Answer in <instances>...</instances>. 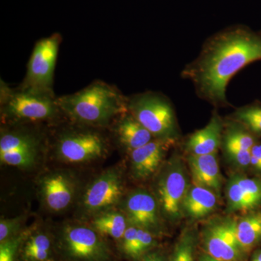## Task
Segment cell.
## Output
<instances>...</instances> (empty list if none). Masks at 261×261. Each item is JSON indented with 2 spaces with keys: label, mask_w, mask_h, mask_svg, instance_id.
I'll return each mask as SVG.
<instances>
[{
  "label": "cell",
  "mask_w": 261,
  "mask_h": 261,
  "mask_svg": "<svg viewBox=\"0 0 261 261\" xmlns=\"http://www.w3.org/2000/svg\"><path fill=\"white\" fill-rule=\"evenodd\" d=\"M3 114L15 121H42L56 116L60 109L53 94L37 93L20 89L10 90L1 82Z\"/></svg>",
  "instance_id": "cell-4"
},
{
  "label": "cell",
  "mask_w": 261,
  "mask_h": 261,
  "mask_svg": "<svg viewBox=\"0 0 261 261\" xmlns=\"http://www.w3.org/2000/svg\"><path fill=\"white\" fill-rule=\"evenodd\" d=\"M138 230L137 226H130L127 228L123 238L121 239V251L133 260H138L137 247H138Z\"/></svg>",
  "instance_id": "cell-28"
},
{
  "label": "cell",
  "mask_w": 261,
  "mask_h": 261,
  "mask_svg": "<svg viewBox=\"0 0 261 261\" xmlns=\"http://www.w3.org/2000/svg\"><path fill=\"white\" fill-rule=\"evenodd\" d=\"M20 218L15 219H2L0 221V243L6 241L9 239L18 235L20 227Z\"/></svg>",
  "instance_id": "cell-30"
},
{
  "label": "cell",
  "mask_w": 261,
  "mask_h": 261,
  "mask_svg": "<svg viewBox=\"0 0 261 261\" xmlns=\"http://www.w3.org/2000/svg\"><path fill=\"white\" fill-rule=\"evenodd\" d=\"M60 251L67 261H111L109 247L94 228L68 226L62 231Z\"/></svg>",
  "instance_id": "cell-5"
},
{
  "label": "cell",
  "mask_w": 261,
  "mask_h": 261,
  "mask_svg": "<svg viewBox=\"0 0 261 261\" xmlns=\"http://www.w3.org/2000/svg\"><path fill=\"white\" fill-rule=\"evenodd\" d=\"M60 109L84 124L105 126L113 117L128 111V99L103 82L91 84L76 93L57 98Z\"/></svg>",
  "instance_id": "cell-2"
},
{
  "label": "cell",
  "mask_w": 261,
  "mask_h": 261,
  "mask_svg": "<svg viewBox=\"0 0 261 261\" xmlns=\"http://www.w3.org/2000/svg\"><path fill=\"white\" fill-rule=\"evenodd\" d=\"M116 133L120 143L130 151L145 145L153 137L130 113L125 115L118 123Z\"/></svg>",
  "instance_id": "cell-17"
},
{
  "label": "cell",
  "mask_w": 261,
  "mask_h": 261,
  "mask_svg": "<svg viewBox=\"0 0 261 261\" xmlns=\"http://www.w3.org/2000/svg\"><path fill=\"white\" fill-rule=\"evenodd\" d=\"M192 180L197 186L205 187L219 194L221 188V175L216 154L194 155L188 158Z\"/></svg>",
  "instance_id": "cell-14"
},
{
  "label": "cell",
  "mask_w": 261,
  "mask_h": 261,
  "mask_svg": "<svg viewBox=\"0 0 261 261\" xmlns=\"http://www.w3.org/2000/svg\"><path fill=\"white\" fill-rule=\"evenodd\" d=\"M57 150L65 162H87L102 157L106 152V143L94 132H71L62 136Z\"/></svg>",
  "instance_id": "cell-9"
},
{
  "label": "cell",
  "mask_w": 261,
  "mask_h": 261,
  "mask_svg": "<svg viewBox=\"0 0 261 261\" xmlns=\"http://www.w3.org/2000/svg\"><path fill=\"white\" fill-rule=\"evenodd\" d=\"M199 261H223L218 260V259L215 258V257L211 256L208 254H204V255H201Z\"/></svg>",
  "instance_id": "cell-36"
},
{
  "label": "cell",
  "mask_w": 261,
  "mask_h": 261,
  "mask_svg": "<svg viewBox=\"0 0 261 261\" xmlns=\"http://www.w3.org/2000/svg\"><path fill=\"white\" fill-rule=\"evenodd\" d=\"M250 166H251L254 169L256 170V171H259V172H261L260 160L255 157V156L252 155V154L251 160H250Z\"/></svg>",
  "instance_id": "cell-34"
},
{
  "label": "cell",
  "mask_w": 261,
  "mask_h": 261,
  "mask_svg": "<svg viewBox=\"0 0 261 261\" xmlns=\"http://www.w3.org/2000/svg\"><path fill=\"white\" fill-rule=\"evenodd\" d=\"M196 238L194 233L185 232L176 244L171 261H194Z\"/></svg>",
  "instance_id": "cell-26"
},
{
  "label": "cell",
  "mask_w": 261,
  "mask_h": 261,
  "mask_svg": "<svg viewBox=\"0 0 261 261\" xmlns=\"http://www.w3.org/2000/svg\"><path fill=\"white\" fill-rule=\"evenodd\" d=\"M138 261H166L162 254L159 252H148L140 257Z\"/></svg>",
  "instance_id": "cell-33"
},
{
  "label": "cell",
  "mask_w": 261,
  "mask_h": 261,
  "mask_svg": "<svg viewBox=\"0 0 261 261\" xmlns=\"http://www.w3.org/2000/svg\"><path fill=\"white\" fill-rule=\"evenodd\" d=\"M228 157L241 167L250 166L251 150L238 148L225 149Z\"/></svg>",
  "instance_id": "cell-32"
},
{
  "label": "cell",
  "mask_w": 261,
  "mask_h": 261,
  "mask_svg": "<svg viewBox=\"0 0 261 261\" xmlns=\"http://www.w3.org/2000/svg\"><path fill=\"white\" fill-rule=\"evenodd\" d=\"M96 231L102 236L121 240L127 229L126 218L118 212H106L97 216L92 222Z\"/></svg>",
  "instance_id": "cell-20"
},
{
  "label": "cell",
  "mask_w": 261,
  "mask_h": 261,
  "mask_svg": "<svg viewBox=\"0 0 261 261\" xmlns=\"http://www.w3.org/2000/svg\"><path fill=\"white\" fill-rule=\"evenodd\" d=\"M127 220L132 226L152 234L161 233V220L155 199L148 192L137 191L128 196L126 203Z\"/></svg>",
  "instance_id": "cell-11"
},
{
  "label": "cell",
  "mask_w": 261,
  "mask_h": 261,
  "mask_svg": "<svg viewBox=\"0 0 261 261\" xmlns=\"http://www.w3.org/2000/svg\"><path fill=\"white\" fill-rule=\"evenodd\" d=\"M42 193L47 207L54 211L68 207L73 197V188L66 176L54 174L44 178Z\"/></svg>",
  "instance_id": "cell-15"
},
{
  "label": "cell",
  "mask_w": 261,
  "mask_h": 261,
  "mask_svg": "<svg viewBox=\"0 0 261 261\" xmlns=\"http://www.w3.org/2000/svg\"><path fill=\"white\" fill-rule=\"evenodd\" d=\"M19 253L22 261H53L50 237L43 232H29Z\"/></svg>",
  "instance_id": "cell-18"
},
{
  "label": "cell",
  "mask_w": 261,
  "mask_h": 261,
  "mask_svg": "<svg viewBox=\"0 0 261 261\" xmlns=\"http://www.w3.org/2000/svg\"><path fill=\"white\" fill-rule=\"evenodd\" d=\"M29 231H23L0 244V261H15Z\"/></svg>",
  "instance_id": "cell-27"
},
{
  "label": "cell",
  "mask_w": 261,
  "mask_h": 261,
  "mask_svg": "<svg viewBox=\"0 0 261 261\" xmlns=\"http://www.w3.org/2000/svg\"><path fill=\"white\" fill-rule=\"evenodd\" d=\"M176 141L154 139L139 148L130 151V162L134 176L146 179L159 168L166 152Z\"/></svg>",
  "instance_id": "cell-12"
},
{
  "label": "cell",
  "mask_w": 261,
  "mask_h": 261,
  "mask_svg": "<svg viewBox=\"0 0 261 261\" xmlns=\"http://www.w3.org/2000/svg\"><path fill=\"white\" fill-rule=\"evenodd\" d=\"M228 125L227 130L223 137L224 149L238 148L251 150L257 144L255 136L238 122Z\"/></svg>",
  "instance_id": "cell-21"
},
{
  "label": "cell",
  "mask_w": 261,
  "mask_h": 261,
  "mask_svg": "<svg viewBox=\"0 0 261 261\" xmlns=\"http://www.w3.org/2000/svg\"><path fill=\"white\" fill-rule=\"evenodd\" d=\"M236 234L244 253L261 241V212H254L237 221Z\"/></svg>",
  "instance_id": "cell-19"
},
{
  "label": "cell",
  "mask_w": 261,
  "mask_h": 261,
  "mask_svg": "<svg viewBox=\"0 0 261 261\" xmlns=\"http://www.w3.org/2000/svg\"><path fill=\"white\" fill-rule=\"evenodd\" d=\"M61 40L60 35L53 34L37 42L29 60L22 89L53 94V76Z\"/></svg>",
  "instance_id": "cell-6"
},
{
  "label": "cell",
  "mask_w": 261,
  "mask_h": 261,
  "mask_svg": "<svg viewBox=\"0 0 261 261\" xmlns=\"http://www.w3.org/2000/svg\"><path fill=\"white\" fill-rule=\"evenodd\" d=\"M155 245L154 234L139 228L138 230V247H137V255L138 260L145 254L148 252Z\"/></svg>",
  "instance_id": "cell-31"
},
{
  "label": "cell",
  "mask_w": 261,
  "mask_h": 261,
  "mask_svg": "<svg viewBox=\"0 0 261 261\" xmlns=\"http://www.w3.org/2000/svg\"><path fill=\"white\" fill-rule=\"evenodd\" d=\"M228 210L233 211H247L258 207V204L246 195L234 178L229 179L226 188Z\"/></svg>",
  "instance_id": "cell-23"
},
{
  "label": "cell",
  "mask_w": 261,
  "mask_h": 261,
  "mask_svg": "<svg viewBox=\"0 0 261 261\" xmlns=\"http://www.w3.org/2000/svg\"><path fill=\"white\" fill-rule=\"evenodd\" d=\"M261 60V33L235 25L211 36L182 78L193 84L197 95L217 107L228 106L226 87L239 71Z\"/></svg>",
  "instance_id": "cell-1"
},
{
  "label": "cell",
  "mask_w": 261,
  "mask_h": 261,
  "mask_svg": "<svg viewBox=\"0 0 261 261\" xmlns=\"http://www.w3.org/2000/svg\"><path fill=\"white\" fill-rule=\"evenodd\" d=\"M25 148H37V142L32 136L18 132L2 134L0 138V153Z\"/></svg>",
  "instance_id": "cell-24"
},
{
  "label": "cell",
  "mask_w": 261,
  "mask_h": 261,
  "mask_svg": "<svg viewBox=\"0 0 261 261\" xmlns=\"http://www.w3.org/2000/svg\"><path fill=\"white\" fill-rule=\"evenodd\" d=\"M252 155L255 156L261 161V144H255L251 149Z\"/></svg>",
  "instance_id": "cell-35"
},
{
  "label": "cell",
  "mask_w": 261,
  "mask_h": 261,
  "mask_svg": "<svg viewBox=\"0 0 261 261\" xmlns=\"http://www.w3.org/2000/svg\"><path fill=\"white\" fill-rule=\"evenodd\" d=\"M128 111L155 139L176 141L177 123L168 98L156 92L136 94L128 99Z\"/></svg>",
  "instance_id": "cell-3"
},
{
  "label": "cell",
  "mask_w": 261,
  "mask_h": 261,
  "mask_svg": "<svg viewBox=\"0 0 261 261\" xmlns=\"http://www.w3.org/2000/svg\"><path fill=\"white\" fill-rule=\"evenodd\" d=\"M233 121L238 122L255 136H261V104L252 103L238 108L233 113Z\"/></svg>",
  "instance_id": "cell-22"
},
{
  "label": "cell",
  "mask_w": 261,
  "mask_h": 261,
  "mask_svg": "<svg viewBox=\"0 0 261 261\" xmlns=\"http://www.w3.org/2000/svg\"><path fill=\"white\" fill-rule=\"evenodd\" d=\"M217 194L205 187H190L187 191L182 210L192 219H201L210 214L217 205Z\"/></svg>",
  "instance_id": "cell-16"
},
{
  "label": "cell",
  "mask_w": 261,
  "mask_h": 261,
  "mask_svg": "<svg viewBox=\"0 0 261 261\" xmlns=\"http://www.w3.org/2000/svg\"><path fill=\"white\" fill-rule=\"evenodd\" d=\"M122 195L121 179L116 171H108L87 189L83 205L89 212H97L116 205Z\"/></svg>",
  "instance_id": "cell-10"
},
{
  "label": "cell",
  "mask_w": 261,
  "mask_h": 261,
  "mask_svg": "<svg viewBox=\"0 0 261 261\" xmlns=\"http://www.w3.org/2000/svg\"><path fill=\"white\" fill-rule=\"evenodd\" d=\"M189 188L186 173L179 160H175L163 173L158 185L160 204L168 219L176 220L180 217Z\"/></svg>",
  "instance_id": "cell-8"
},
{
  "label": "cell",
  "mask_w": 261,
  "mask_h": 261,
  "mask_svg": "<svg viewBox=\"0 0 261 261\" xmlns=\"http://www.w3.org/2000/svg\"><path fill=\"white\" fill-rule=\"evenodd\" d=\"M37 148L19 149L0 153L1 162L9 166L29 167L35 162Z\"/></svg>",
  "instance_id": "cell-25"
},
{
  "label": "cell",
  "mask_w": 261,
  "mask_h": 261,
  "mask_svg": "<svg viewBox=\"0 0 261 261\" xmlns=\"http://www.w3.org/2000/svg\"><path fill=\"white\" fill-rule=\"evenodd\" d=\"M237 221L231 219L212 220L202 233L207 254L223 261H241L244 252L236 234Z\"/></svg>",
  "instance_id": "cell-7"
},
{
  "label": "cell",
  "mask_w": 261,
  "mask_h": 261,
  "mask_svg": "<svg viewBox=\"0 0 261 261\" xmlns=\"http://www.w3.org/2000/svg\"><path fill=\"white\" fill-rule=\"evenodd\" d=\"M252 261H261V250H258L254 254Z\"/></svg>",
  "instance_id": "cell-37"
},
{
  "label": "cell",
  "mask_w": 261,
  "mask_h": 261,
  "mask_svg": "<svg viewBox=\"0 0 261 261\" xmlns=\"http://www.w3.org/2000/svg\"><path fill=\"white\" fill-rule=\"evenodd\" d=\"M224 127L221 117L214 112L207 126L189 137L186 142L187 151L194 155L216 153L222 144Z\"/></svg>",
  "instance_id": "cell-13"
},
{
  "label": "cell",
  "mask_w": 261,
  "mask_h": 261,
  "mask_svg": "<svg viewBox=\"0 0 261 261\" xmlns=\"http://www.w3.org/2000/svg\"><path fill=\"white\" fill-rule=\"evenodd\" d=\"M233 177L238 182L242 190L260 205L261 204V180L255 178L245 177L240 175H236Z\"/></svg>",
  "instance_id": "cell-29"
}]
</instances>
